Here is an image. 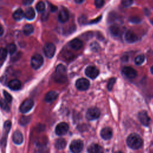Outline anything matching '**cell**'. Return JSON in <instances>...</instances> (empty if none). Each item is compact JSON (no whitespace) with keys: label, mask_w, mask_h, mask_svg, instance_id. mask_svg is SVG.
<instances>
[{"label":"cell","mask_w":153,"mask_h":153,"mask_svg":"<svg viewBox=\"0 0 153 153\" xmlns=\"http://www.w3.org/2000/svg\"><path fill=\"white\" fill-rule=\"evenodd\" d=\"M87 151L88 153H103L102 147L96 143L91 144L88 146Z\"/></svg>","instance_id":"4fadbf2b"},{"label":"cell","mask_w":153,"mask_h":153,"mask_svg":"<svg viewBox=\"0 0 153 153\" xmlns=\"http://www.w3.org/2000/svg\"><path fill=\"white\" fill-rule=\"evenodd\" d=\"M121 2L124 7H129L133 4V0H122Z\"/></svg>","instance_id":"d590c367"},{"label":"cell","mask_w":153,"mask_h":153,"mask_svg":"<svg viewBox=\"0 0 153 153\" xmlns=\"http://www.w3.org/2000/svg\"><path fill=\"white\" fill-rule=\"evenodd\" d=\"M13 17L14 19L17 21L20 20L24 17V12L21 8H18L14 12Z\"/></svg>","instance_id":"7402d4cb"},{"label":"cell","mask_w":153,"mask_h":153,"mask_svg":"<svg viewBox=\"0 0 153 153\" xmlns=\"http://www.w3.org/2000/svg\"><path fill=\"white\" fill-rule=\"evenodd\" d=\"M29 121V118L28 117H26V116H24V117H22V118H20V124L24 126V125H26V124H27Z\"/></svg>","instance_id":"836d02e7"},{"label":"cell","mask_w":153,"mask_h":153,"mask_svg":"<svg viewBox=\"0 0 153 153\" xmlns=\"http://www.w3.org/2000/svg\"><path fill=\"white\" fill-rule=\"evenodd\" d=\"M11 127V122L10 121H6L4 124V131L5 134V136H7L8 134Z\"/></svg>","instance_id":"4316f807"},{"label":"cell","mask_w":153,"mask_h":153,"mask_svg":"<svg viewBox=\"0 0 153 153\" xmlns=\"http://www.w3.org/2000/svg\"><path fill=\"white\" fill-rule=\"evenodd\" d=\"M13 140L14 143H15L17 145L21 144L23 141V137L22 133L19 130H16L13 133Z\"/></svg>","instance_id":"9a60e30c"},{"label":"cell","mask_w":153,"mask_h":153,"mask_svg":"<svg viewBox=\"0 0 153 153\" xmlns=\"http://www.w3.org/2000/svg\"><path fill=\"white\" fill-rule=\"evenodd\" d=\"M105 4L104 0H95L94 4L97 8H101Z\"/></svg>","instance_id":"e575fe53"},{"label":"cell","mask_w":153,"mask_h":153,"mask_svg":"<svg viewBox=\"0 0 153 153\" xmlns=\"http://www.w3.org/2000/svg\"><path fill=\"white\" fill-rule=\"evenodd\" d=\"M100 19H101V16H100L99 18H97V19H96L95 20H92V21H91L90 22V23H97V22H98L100 20Z\"/></svg>","instance_id":"f35d334b"},{"label":"cell","mask_w":153,"mask_h":153,"mask_svg":"<svg viewBox=\"0 0 153 153\" xmlns=\"http://www.w3.org/2000/svg\"><path fill=\"white\" fill-rule=\"evenodd\" d=\"M7 50L4 48H0V60H4L7 55Z\"/></svg>","instance_id":"1f68e13d"},{"label":"cell","mask_w":153,"mask_h":153,"mask_svg":"<svg viewBox=\"0 0 153 153\" xmlns=\"http://www.w3.org/2000/svg\"><path fill=\"white\" fill-rule=\"evenodd\" d=\"M85 74L88 78L91 79H94L98 76L99 72L96 67L93 66H89L85 69Z\"/></svg>","instance_id":"9c48e42d"},{"label":"cell","mask_w":153,"mask_h":153,"mask_svg":"<svg viewBox=\"0 0 153 153\" xmlns=\"http://www.w3.org/2000/svg\"><path fill=\"white\" fill-rule=\"evenodd\" d=\"M66 68L63 65H59L56 69V74L62 75H66Z\"/></svg>","instance_id":"cb8c5ba5"},{"label":"cell","mask_w":153,"mask_h":153,"mask_svg":"<svg viewBox=\"0 0 153 153\" xmlns=\"http://www.w3.org/2000/svg\"><path fill=\"white\" fill-rule=\"evenodd\" d=\"M69 46L74 50H79L82 47V42L78 38H75L69 42Z\"/></svg>","instance_id":"ac0fdd59"},{"label":"cell","mask_w":153,"mask_h":153,"mask_svg":"<svg viewBox=\"0 0 153 153\" xmlns=\"http://www.w3.org/2000/svg\"><path fill=\"white\" fill-rule=\"evenodd\" d=\"M116 81V78H111L108 82V84H107V88L109 91H111L112 88H113V86L115 84Z\"/></svg>","instance_id":"4dcf8cb0"},{"label":"cell","mask_w":153,"mask_h":153,"mask_svg":"<svg viewBox=\"0 0 153 153\" xmlns=\"http://www.w3.org/2000/svg\"><path fill=\"white\" fill-rule=\"evenodd\" d=\"M8 86L13 90H19L22 87V84L21 82L18 79H13L8 82Z\"/></svg>","instance_id":"e0dca14e"},{"label":"cell","mask_w":153,"mask_h":153,"mask_svg":"<svg viewBox=\"0 0 153 153\" xmlns=\"http://www.w3.org/2000/svg\"><path fill=\"white\" fill-rule=\"evenodd\" d=\"M33 27L30 24H26L23 28V33L26 35H29L33 32Z\"/></svg>","instance_id":"603a6c76"},{"label":"cell","mask_w":153,"mask_h":153,"mask_svg":"<svg viewBox=\"0 0 153 153\" xmlns=\"http://www.w3.org/2000/svg\"><path fill=\"white\" fill-rule=\"evenodd\" d=\"M44 54L48 58H52L56 52V47L53 43H46L44 47Z\"/></svg>","instance_id":"8992f818"},{"label":"cell","mask_w":153,"mask_h":153,"mask_svg":"<svg viewBox=\"0 0 153 153\" xmlns=\"http://www.w3.org/2000/svg\"><path fill=\"white\" fill-rule=\"evenodd\" d=\"M75 85L79 90H86L90 86V82L88 79L81 78L76 80L75 82Z\"/></svg>","instance_id":"ba28073f"},{"label":"cell","mask_w":153,"mask_h":153,"mask_svg":"<svg viewBox=\"0 0 153 153\" xmlns=\"http://www.w3.org/2000/svg\"><path fill=\"white\" fill-rule=\"evenodd\" d=\"M35 17V12L33 8L29 7L26 10L24 13V17L27 20H33Z\"/></svg>","instance_id":"ffe728a7"},{"label":"cell","mask_w":153,"mask_h":153,"mask_svg":"<svg viewBox=\"0 0 153 153\" xmlns=\"http://www.w3.org/2000/svg\"><path fill=\"white\" fill-rule=\"evenodd\" d=\"M126 142L127 145L133 149H137L140 148L143 144L142 139L136 133L130 134L127 137Z\"/></svg>","instance_id":"6da1fadb"},{"label":"cell","mask_w":153,"mask_h":153,"mask_svg":"<svg viewBox=\"0 0 153 153\" xmlns=\"http://www.w3.org/2000/svg\"><path fill=\"white\" fill-rule=\"evenodd\" d=\"M138 118L140 122L145 126H148L150 123V118L149 117L146 111H142L138 114Z\"/></svg>","instance_id":"30bf717a"},{"label":"cell","mask_w":153,"mask_h":153,"mask_svg":"<svg viewBox=\"0 0 153 153\" xmlns=\"http://www.w3.org/2000/svg\"><path fill=\"white\" fill-rule=\"evenodd\" d=\"M58 97V94L54 91L48 92L45 96V100L46 102L51 103L54 101Z\"/></svg>","instance_id":"d6986e66"},{"label":"cell","mask_w":153,"mask_h":153,"mask_svg":"<svg viewBox=\"0 0 153 153\" xmlns=\"http://www.w3.org/2000/svg\"><path fill=\"white\" fill-rule=\"evenodd\" d=\"M34 102L31 99H27L25 100L20 106V111L22 113L28 112L33 106Z\"/></svg>","instance_id":"277c9868"},{"label":"cell","mask_w":153,"mask_h":153,"mask_svg":"<svg viewBox=\"0 0 153 153\" xmlns=\"http://www.w3.org/2000/svg\"><path fill=\"white\" fill-rule=\"evenodd\" d=\"M34 0H23V3L25 5H29L33 3Z\"/></svg>","instance_id":"74e56055"},{"label":"cell","mask_w":153,"mask_h":153,"mask_svg":"<svg viewBox=\"0 0 153 153\" xmlns=\"http://www.w3.org/2000/svg\"><path fill=\"white\" fill-rule=\"evenodd\" d=\"M145 60V56L143 54H139L135 57L134 62L136 65H140L143 63Z\"/></svg>","instance_id":"f546056e"},{"label":"cell","mask_w":153,"mask_h":153,"mask_svg":"<svg viewBox=\"0 0 153 153\" xmlns=\"http://www.w3.org/2000/svg\"><path fill=\"white\" fill-rule=\"evenodd\" d=\"M130 22L136 23H138L140 21V19L137 17H132L130 18Z\"/></svg>","instance_id":"8d00e7d4"},{"label":"cell","mask_w":153,"mask_h":153,"mask_svg":"<svg viewBox=\"0 0 153 153\" xmlns=\"http://www.w3.org/2000/svg\"><path fill=\"white\" fill-rule=\"evenodd\" d=\"M125 40L128 43H133L137 40V37L134 32L130 30L126 32L124 35Z\"/></svg>","instance_id":"5bb4252c"},{"label":"cell","mask_w":153,"mask_h":153,"mask_svg":"<svg viewBox=\"0 0 153 153\" xmlns=\"http://www.w3.org/2000/svg\"><path fill=\"white\" fill-rule=\"evenodd\" d=\"M100 115V110L97 108H90L86 112V118L88 120L97 119Z\"/></svg>","instance_id":"5b68a950"},{"label":"cell","mask_w":153,"mask_h":153,"mask_svg":"<svg viewBox=\"0 0 153 153\" xmlns=\"http://www.w3.org/2000/svg\"><path fill=\"white\" fill-rule=\"evenodd\" d=\"M109 30L112 35L117 36L120 34V29L117 26H112L109 27Z\"/></svg>","instance_id":"d4e9b609"},{"label":"cell","mask_w":153,"mask_h":153,"mask_svg":"<svg viewBox=\"0 0 153 153\" xmlns=\"http://www.w3.org/2000/svg\"><path fill=\"white\" fill-rule=\"evenodd\" d=\"M4 33V29L1 25H0V36Z\"/></svg>","instance_id":"60d3db41"},{"label":"cell","mask_w":153,"mask_h":153,"mask_svg":"<svg viewBox=\"0 0 153 153\" xmlns=\"http://www.w3.org/2000/svg\"><path fill=\"white\" fill-rule=\"evenodd\" d=\"M44 63V59L42 56L40 54H36L33 55L30 60V64L32 67L34 69H39L43 64Z\"/></svg>","instance_id":"3957f363"},{"label":"cell","mask_w":153,"mask_h":153,"mask_svg":"<svg viewBox=\"0 0 153 153\" xmlns=\"http://www.w3.org/2000/svg\"><path fill=\"white\" fill-rule=\"evenodd\" d=\"M100 136L104 140L110 139L112 136V129L108 127H104L100 131Z\"/></svg>","instance_id":"7c38bea8"},{"label":"cell","mask_w":153,"mask_h":153,"mask_svg":"<svg viewBox=\"0 0 153 153\" xmlns=\"http://www.w3.org/2000/svg\"><path fill=\"white\" fill-rule=\"evenodd\" d=\"M122 72L126 77L130 79L134 78L137 75L136 71L133 68L129 66L124 67L122 69Z\"/></svg>","instance_id":"8fae6325"},{"label":"cell","mask_w":153,"mask_h":153,"mask_svg":"<svg viewBox=\"0 0 153 153\" xmlns=\"http://www.w3.org/2000/svg\"><path fill=\"white\" fill-rule=\"evenodd\" d=\"M57 7H56V6H54V5H51V11L54 12V11H56L57 10Z\"/></svg>","instance_id":"ab89813d"},{"label":"cell","mask_w":153,"mask_h":153,"mask_svg":"<svg viewBox=\"0 0 153 153\" xmlns=\"http://www.w3.org/2000/svg\"><path fill=\"white\" fill-rule=\"evenodd\" d=\"M58 19L62 23L67 22L69 19V13L68 10L66 9L61 10L58 15Z\"/></svg>","instance_id":"2e32d148"},{"label":"cell","mask_w":153,"mask_h":153,"mask_svg":"<svg viewBox=\"0 0 153 153\" xmlns=\"http://www.w3.org/2000/svg\"><path fill=\"white\" fill-rule=\"evenodd\" d=\"M85 0H74V1L77 3V4H81L82 2H83Z\"/></svg>","instance_id":"b9f144b4"},{"label":"cell","mask_w":153,"mask_h":153,"mask_svg":"<svg viewBox=\"0 0 153 153\" xmlns=\"http://www.w3.org/2000/svg\"><path fill=\"white\" fill-rule=\"evenodd\" d=\"M84 144L81 140L76 139L71 142L69 148L72 153H79L83 149Z\"/></svg>","instance_id":"7a4b0ae2"},{"label":"cell","mask_w":153,"mask_h":153,"mask_svg":"<svg viewBox=\"0 0 153 153\" xmlns=\"http://www.w3.org/2000/svg\"><path fill=\"white\" fill-rule=\"evenodd\" d=\"M7 52L8 53H10V54L12 55L13 54L15 53V52L16 51V50H17V47H16V45L14 44H8L7 46Z\"/></svg>","instance_id":"484cf974"},{"label":"cell","mask_w":153,"mask_h":153,"mask_svg":"<svg viewBox=\"0 0 153 153\" xmlns=\"http://www.w3.org/2000/svg\"><path fill=\"white\" fill-rule=\"evenodd\" d=\"M66 145V141L63 138H59L55 142V146L58 149H63Z\"/></svg>","instance_id":"44dd1931"},{"label":"cell","mask_w":153,"mask_h":153,"mask_svg":"<svg viewBox=\"0 0 153 153\" xmlns=\"http://www.w3.org/2000/svg\"><path fill=\"white\" fill-rule=\"evenodd\" d=\"M151 72L152 73V74H153V66L151 68Z\"/></svg>","instance_id":"7bdbcfd3"},{"label":"cell","mask_w":153,"mask_h":153,"mask_svg":"<svg viewBox=\"0 0 153 153\" xmlns=\"http://www.w3.org/2000/svg\"><path fill=\"white\" fill-rule=\"evenodd\" d=\"M0 106L1 108L4 110L5 111L8 112L10 111V108L8 105V103L6 102V101L4 99H0Z\"/></svg>","instance_id":"f1b7e54d"},{"label":"cell","mask_w":153,"mask_h":153,"mask_svg":"<svg viewBox=\"0 0 153 153\" xmlns=\"http://www.w3.org/2000/svg\"><path fill=\"white\" fill-rule=\"evenodd\" d=\"M69 130V126L65 122L60 123L56 127L55 131L58 136H63L67 133Z\"/></svg>","instance_id":"52a82bcc"},{"label":"cell","mask_w":153,"mask_h":153,"mask_svg":"<svg viewBox=\"0 0 153 153\" xmlns=\"http://www.w3.org/2000/svg\"><path fill=\"white\" fill-rule=\"evenodd\" d=\"M45 8V4L42 1H39L37 3L36 5V9L38 12L39 13H42L44 12Z\"/></svg>","instance_id":"83f0119b"},{"label":"cell","mask_w":153,"mask_h":153,"mask_svg":"<svg viewBox=\"0 0 153 153\" xmlns=\"http://www.w3.org/2000/svg\"><path fill=\"white\" fill-rule=\"evenodd\" d=\"M3 93H4V96L5 99H6V100L9 103L11 102L12 99H13L10 93H8L7 91H5V90L3 91Z\"/></svg>","instance_id":"d6a6232c"}]
</instances>
